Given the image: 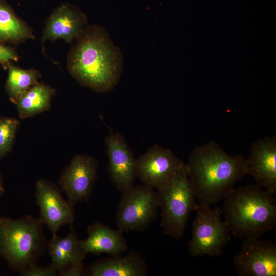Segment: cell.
Segmentation results:
<instances>
[{"label": "cell", "mask_w": 276, "mask_h": 276, "mask_svg": "<svg viewBox=\"0 0 276 276\" xmlns=\"http://www.w3.org/2000/svg\"><path fill=\"white\" fill-rule=\"evenodd\" d=\"M66 59L70 74L81 85L99 93L111 91L118 84L123 56L102 26H88L76 40Z\"/></svg>", "instance_id": "obj_1"}, {"label": "cell", "mask_w": 276, "mask_h": 276, "mask_svg": "<svg viewBox=\"0 0 276 276\" xmlns=\"http://www.w3.org/2000/svg\"><path fill=\"white\" fill-rule=\"evenodd\" d=\"M186 165L198 204L208 206L224 199L246 175L243 156L228 154L214 141L195 147Z\"/></svg>", "instance_id": "obj_2"}, {"label": "cell", "mask_w": 276, "mask_h": 276, "mask_svg": "<svg viewBox=\"0 0 276 276\" xmlns=\"http://www.w3.org/2000/svg\"><path fill=\"white\" fill-rule=\"evenodd\" d=\"M224 199V221L235 237L260 238L275 227V199L256 184L234 189Z\"/></svg>", "instance_id": "obj_3"}, {"label": "cell", "mask_w": 276, "mask_h": 276, "mask_svg": "<svg viewBox=\"0 0 276 276\" xmlns=\"http://www.w3.org/2000/svg\"><path fill=\"white\" fill-rule=\"evenodd\" d=\"M43 225L31 215L18 219L0 217V256L11 269L20 272L44 255L48 241Z\"/></svg>", "instance_id": "obj_4"}, {"label": "cell", "mask_w": 276, "mask_h": 276, "mask_svg": "<svg viewBox=\"0 0 276 276\" xmlns=\"http://www.w3.org/2000/svg\"><path fill=\"white\" fill-rule=\"evenodd\" d=\"M156 191L161 210L160 226L165 235L181 238L189 217L197 205L186 165Z\"/></svg>", "instance_id": "obj_5"}, {"label": "cell", "mask_w": 276, "mask_h": 276, "mask_svg": "<svg viewBox=\"0 0 276 276\" xmlns=\"http://www.w3.org/2000/svg\"><path fill=\"white\" fill-rule=\"evenodd\" d=\"M188 251L194 257H219L231 241L230 231L222 220V210L197 204Z\"/></svg>", "instance_id": "obj_6"}, {"label": "cell", "mask_w": 276, "mask_h": 276, "mask_svg": "<svg viewBox=\"0 0 276 276\" xmlns=\"http://www.w3.org/2000/svg\"><path fill=\"white\" fill-rule=\"evenodd\" d=\"M122 193L116 217L118 229L123 233L146 229L157 216V191L143 185H134Z\"/></svg>", "instance_id": "obj_7"}, {"label": "cell", "mask_w": 276, "mask_h": 276, "mask_svg": "<svg viewBox=\"0 0 276 276\" xmlns=\"http://www.w3.org/2000/svg\"><path fill=\"white\" fill-rule=\"evenodd\" d=\"M185 164L170 150L155 144L136 159V177L143 185L157 190Z\"/></svg>", "instance_id": "obj_8"}, {"label": "cell", "mask_w": 276, "mask_h": 276, "mask_svg": "<svg viewBox=\"0 0 276 276\" xmlns=\"http://www.w3.org/2000/svg\"><path fill=\"white\" fill-rule=\"evenodd\" d=\"M96 159L84 154L75 155L62 172L59 179L60 189L74 205L88 202L97 177Z\"/></svg>", "instance_id": "obj_9"}, {"label": "cell", "mask_w": 276, "mask_h": 276, "mask_svg": "<svg viewBox=\"0 0 276 276\" xmlns=\"http://www.w3.org/2000/svg\"><path fill=\"white\" fill-rule=\"evenodd\" d=\"M233 263L239 276H275L276 245L270 240L245 239Z\"/></svg>", "instance_id": "obj_10"}, {"label": "cell", "mask_w": 276, "mask_h": 276, "mask_svg": "<svg viewBox=\"0 0 276 276\" xmlns=\"http://www.w3.org/2000/svg\"><path fill=\"white\" fill-rule=\"evenodd\" d=\"M56 185L43 179L35 183L36 203L39 208L40 217L52 234L62 226L72 225L75 219L74 205L62 195Z\"/></svg>", "instance_id": "obj_11"}, {"label": "cell", "mask_w": 276, "mask_h": 276, "mask_svg": "<svg viewBox=\"0 0 276 276\" xmlns=\"http://www.w3.org/2000/svg\"><path fill=\"white\" fill-rule=\"evenodd\" d=\"M86 15L76 6L69 2L56 7L47 19L43 30L42 46L46 40L63 39L72 44L88 26Z\"/></svg>", "instance_id": "obj_12"}, {"label": "cell", "mask_w": 276, "mask_h": 276, "mask_svg": "<svg viewBox=\"0 0 276 276\" xmlns=\"http://www.w3.org/2000/svg\"><path fill=\"white\" fill-rule=\"evenodd\" d=\"M110 181L123 192L134 186L136 159L127 142L119 132H110L105 139Z\"/></svg>", "instance_id": "obj_13"}, {"label": "cell", "mask_w": 276, "mask_h": 276, "mask_svg": "<svg viewBox=\"0 0 276 276\" xmlns=\"http://www.w3.org/2000/svg\"><path fill=\"white\" fill-rule=\"evenodd\" d=\"M246 175L255 184L272 194L276 193V137L266 136L252 143L245 159Z\"/></svg>", "instance_id": "obj_14"}, {"label": "cell", "mask_w": 276, "mask_h": 276, "mask_svg": "<svg viewBox=\"0 0 276 276\" xmlns=\"http://www.w3.org/2000/svg\"><path fill=\"white\" fill-rule=\"evenodd\" d=\"M87 233V238L81 240L86 255L120 256L128 249L126 240L119 229H113L100 221H96L88 226Z\"/></svg>", "instance_id": "obj_15"}, {"label": "cell", "mask_w": 276, "mask_h": 276, "mask_svg": "<svg viewBox=\"0 0 276 276\" xmlns=\"http://www.w3.org/2000/svg\"><path fill=\"white\" fill-rule=\"evenodd\" d=\"M100 259L86 269L90 276H146L147 264L142 255L132 250L127 255Z\"/></svg>", "instance_id": "obj_16"}, {"label": "cell", "mask_w": 276, "mask_h": 276, "mask_svg": "<svg viewBox=\"0 0 276 276\" xmlns=\"http://www.w3.org/2000/svg\"><path fill=\"white\" fill-rule=\"evenodd\" d=\"M47 249L52 259L51 264L58 274L72 264L83 262L86 255L72 225L65 237L52 234L48 242Z\"/></svg>", "instance_id": "obj_17"}, {"label": "cell", "mask_w": 276, "mask_h": 276, "mask_svg": "<svg viewBox=\"0 0 276 276\" xmlns=\"http://www.w3.org/2000/svg\"><path fill=\"white\" fill-rule=\"evenodd\" d=\"M35 38L32 28L6 0H0V44L17 45Z\"/></svg>", "instance_id": "obj_18"}, {"label": "cell", "mask_w": 276, "mask_h": 276, "mask_svg": "<svg viewBox=\"0 0 276 276\" xmlns=\"http://www.w3.org/2000/svg\"><path fill=\"white\" fill-rule=\"evenodd\" d=\"M55 94V88L42 82L32 86L15 103L19 117H32L48 110Z\"/></svg>", "instance_id": "obj_19"}, {"label": "cell", "mask_w": 276, "mask_h": 276, "mask_svg": "<svg viewBox=\"0 0 276 276\" xmlns=\"http://www.w3.org/2000/svg\"><path fill=\"white\" fill-rule=\"evenodd\" d=\"M8 77L5 89L10 101L14 104L32 86L39 82L41 74L37 70L24 69L10 61L7 65Z\"/></svg>", "instance_id": "obj_20"}, {"label": "cell", "mask_w": 276, "mask_h": 276, "mask_svg": "<svg viewBox=\"0 0 276 276\" xmlns=\"http://www.w3.org/2000/svg\"><path fill=\"white\" fill-rule=\"evenodd\" d=\"M19 126V121L13 118H0V158L11 150Z\"/></svg>", "instance_id": "obj_21"}, {"label": "cell", "mask_w": 276, "mask_h": 276, "mask_svg": "<svg viewBox=\"0 0 276 276\" xmlns=\"http://www.w3.org/2000/svg\"><path fill=\"white\" fill-rule=\"evenodd\" d=\"M22 276H55L58 273L51 264L49 266H38L36 263L32 264L19 272Z\"/></svg>", "instance_id": "obj_22"}, {"label": "cell", "mask_w": 276, "mask_h": 276, "mask_svg": "<svg viewBox=\"0 0 276 276\" xmlns=\"http://www.w3.org/2000/svg\"><path fill=\"white\" fill-rule=\"evenodd\" d=\"M19 58L18 54L13 48L0 44V64L4 68L7 69L10 61H17Z\"/></svg>", "instance_id": "obj_23"}, {"label": "cell", "mask_w": 276, "mask_h": 276, "mask_svg": "<svg viewBox=\"0 0 276 276\" xmlns=\"http://www.w3.org/2000/svg\"><path fill=\"white\" fill-rule=\"evenodd\" d=\"M84 274L83 262L73 263L59 273L61 276H80Z\"/></svg>", "instance_id": "obj_24"}, {"label": "cell", "mask_w": 276, "mask_h": 276, "mask_svg": "<svg viewBox=\"0 0 276 276\" xmlns=\"http://www.w3.org/2000/svg\"><path fill=\"white\" fill-rule=\"evenodd\" d=\"M5 192V188L4 186V180L2 174L0 173V197Z\"/></svg>", "instance_id": "obj_25"}]
</instances>
